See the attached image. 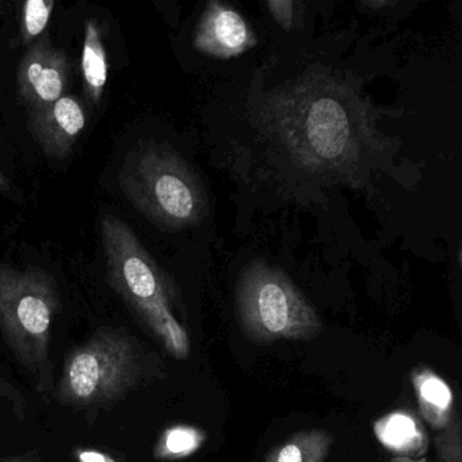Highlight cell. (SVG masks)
<instances>
[{"label":"cell","mask_w":462,"mask_h":462,"mask_svg":"<svg viewBox=\"0 0 462 462\" xmlns=\"http://www.w3.org/2000/svg\"><path fill=\"white\" fill-rule=\"evenodd\" d=\"M261 123L291 161L320 174L351 169L373 142L364 99L328 75H308L281 88L262 110Z\"/></svg>","instance_id":"obj_1"},{"label":"cell","mask_w":462,"mask_h":462,"mask_svg":"<svg viewBox=\"0 0 462 462\" xmlns=\"http://www.w3.org/2000/svg\"><path fill=\"white\" fill-rule=\"evenodd\" d=\"M101 235L113 291L172 358L188 359L190 337L175 316V291L166 273L117 216H105Z\"/></svg>","instance_id":"obj_2"},{"label":"cell","mask_w":462,"mask_h":462,"mask_svg":"<svg viewBox=\"0 0 462 462\" xmlns=\"http://www.w3.org/2000/svg\"><path fill=\"white\" fill-rule=\"evenodd\" d=\"M144 378L139 340L125 328L104 327L66 354L53 394L71 410H107L142 386Z\"/></svg>","instance_id":"obj_3"},{"label":"cell","mask_w":462,"mask_h":462,"mask_svg":"<svg viewBox=\"0 0 462 462\" xmlns=\"http://www.w3.org/2000/svg\"><path fill=\"white\" fill-rule=\"evenodd\" d=\"M120 188L140 213L169 231L190 228L207 215L201 180L177 151L162 143H140L126 155Z\"/></svg>","instance_id":"obj_4"},{"label":"cell","mask_w":462,"mask_h":462,"mask_svg":"<svg viewBox=\"0 0 462 462\" xmlns=\"http://www.w3.org/2000/svg\"><path fill=\"white\" fill-rule=\"evenodd\" d=\"M60 293L52 274L39 269L0 264V334L42 393L52 391V324Z\"/></svg>","instance_id":"obj_5"},{"label":"cell","mask_w":462,"mask_h":462,"mask_svg":"<svg viewBox=\"0 0 462 462\" xmlns=\"http://www.w3.org/2000/svg\"><path fill=\"white\" fill-rule=\"evenodd\" d=\"M237 312L245 337L259 346L310 340L323 328L320 316L280 267L247 264L237 283Z\"/></svg>","instance_id":"obj_6"},{"label":"cell","mask_w":462,"mask_h":462,"mask_svg":"<svg viewBox=\"0 0 462 462\" xmlns=\"http://www.w3.org/2000/svg\"><path fill=\"white\" fill-rule=\"evenodd\" d=\"M69 83V60L56 50L47 36L34 42L21 59L17 90L31 113L39 112L66 96Z\"/></svg>","instance_id":"obj_7"},{"label":"cell","mask_w":462,"mask_h":462,"mask_svg":"<svg viewBox=\"0 0 462 462\" xmlns=\"http://www.w3.org/2000/svg\"><path fill=\"white\" fill-rule=\"evenodd\" d=\"M88 124L85 107L79 99L63 96L50 106L29 115V131L51 158L66 159Z\"/></svg>","instance_id":"obj_8"},{"label":"cell","mask_w":462,"mask_h":462,"mask_svg":"<svg viewBox=\"0 0 462 462\" xmlns=\"http://www.w3.org/2000/svg\"><path fill=\"white\" fill-rule=\"evenodd\" d=\"M255 44V34L236 10L221 2L208 4L194 36V47L199 52L216 59H231Z\"/></svg>","instance_id":"obj_9"},{"label":"cell","mask_w":462,"mask_h":462,"mask_svg":"<svg viewBox=\"0 0 462 462\" xmlns=\"http://www.w3.org/2000/svg\"><path fill=\"white\" fill-rule=\"evenodd\" d=\"M373 430L378 442L396 457L418 458L429 448L426 430L410 411L397 410L386 413L375 421Z\"/></svg>","instance_id":"obj_10"},{"label":"cell","mask_w":462,"mask_h":462,"mask_svg":"<svg viewBox=\"0 0 462 462\" xmlns=\"http://www.w3.org/2000/svg\"><path fill=\"white\" fill-rule=\"evenodd\" d=\"M419 411L432 429H445L454 413V393L448 383L434 370L418 366L411 373Z\"/></svg>","instance_id":"obj_11"},{"label":"cell","mask_w":462,"mask_h":462,"mask_svg":"<svg viewBox=\"0 0 462 462\" xmlns=\"http://www.w3.org/2000/svg\"><path fill=\"white\" fill-rule=\"evenodd\" d=\"M80 67H82L86 97L98 106L109 78V61H107L104 40H102L101 26L96 20H88L85 23Z\"/></svg>","instance_id":"obj_12"},{"label":"cell","mask_w":462,"mask_h":462,"mask_svg":"<svg viewBox=\"0 0 462 462\" xmlns=\"http://www.w3.org/2000/svg\"><path fill=\"white\" fill-rule=\"evenodd\" d=\"M334 442L326 430H305L275 446L264 462H324Z\"/></svg>","instance_id":"obj_13"},{"label":"cell","mask_w":462,"mask_h":462,"mask_svg":"<svg viewBox=\"0 0 462 462\" xmlns=\"http://www.w3.org/2000/svg\"><path fill=\"white\" fill-rule=\"evenodd\" d=\"M205 440L204 430L189 424H175L162 432L153 446V457L159 461H180L197 453Z\"/></svg>","instance_id":"obj_14"},{"label":"cell","mask_w":462,"mask_h":462,"mask_svg":"<svg viewBox=\"0 0 462 462\" xmlns=\"http://www.w3.org/2000/svg\"><path fill=\"white\" fill-rule=\"evenodd\" d=\"M53 7H55L53 0H28L23 5V23H21V37L23 44H33L44 33Z\"/></svg>","instance_id":"obj_15"},{"label":"cell","mask_w":462,"mask_h":462,"mask_svg":"<svg viewBox=\"0 0 462 462\" xmlns=\"http://www.w3.org/2000/svg\"><path fill=\"white\" fill-rule=\"evenodd\" d=\"M435 448L440 462H462L461 419L454 415L445 429L435 437Z\"/></svg>","instance_id":"obj_16"},{"label":"cell","mask_w":462,"mask_h":462,"mask_svg":"<svg viewBox=\"0 0 462 462\" xmlns=\"http://www.w3.org/2000/svg\"><path fill=\"white\" fill-rule=\"evenodd\" d=\"M267 9H269L270 15L274 18L275 23L285 29L291 31L294 23V7L296 4L291 0H272L267 2Z\"/></svg>","instance_id":"obj_17"},{"label":"cell","mask_w":462,"mask_h":462,"mask_svg":"<svg viewBox=\"0 0 462 462\" xmlns=\"http://www.w3.org/2000/svg\"><path fill=\"white\" fill-rule=\"evenodd\" d=\"M74 457L77 462H120L105 451L90 448H75Z\"/></svg>","instance_id":"obj_18"},{"label":"cell","mask_w":462,"mask_h":462,"mask_svg":"<svg viewBox=\"0 0 462 462\" xmlns=\"http://www.w3.org/2000/svg\"><path fill=\"white\" fill-rule=\"evenodd\" d=\"M0 462H45L37 451L15 454V456L0 457Z\"/></svg>","instance_id":"obj_19"},{"label":"cell","mask_w":462,"mask_h":462,"mask_svg":"<svg viewBox=\"0 0 462 462\" xmlns=\"http://www.w3.org/2000/svg\"><path fill=\"white\" fill-rule=\"evenodd\" d=\"M5 396H9L12 400H17L18 394L15 389L13 388L12 383H7L2 375H0V399Z\"/></svg>","instance_id":"obj_20"},{"label":"cell","mask_w":462,"mask_h":462,"mask_svg":"<svg viewBox=\"0 0 462 462\" xmlns=\"http://www.w3.org/2000/svg\"><path fill=\"white\" fill-rule=\"evenodd\" d=\"M365 7H369L372 10L383 9V7L392 6L393 2H383V0H375V2H364Z\"/></svg>","instance_id":"obj_21"},{"label":"cell","mask_w":462,"mask_h":462,"mask_svg":"<svg viewBox=\"0 0 462 462\" xmlns=\"http://www.w3.org/2000/svg\"><path fill=\"white\" fill-rule=\"evenodd\" d=\"M389 462H427L424 458H410V457H393Z\"/></svg>","instance_id":"obj_22"},{"label":"cell","mask_w":462,"mask_h":462,"mask_svg":"<svg viewBox=\"0 0 462 462\" xmlns=\"http://www.w3.org/2000/svg\"><path fill=\"white\" fill-rule=\"evenodd\" d=\"M10 185L9 180H7V178L5 177L4 172L0 171V190H9Z\"/></svg>","instance_id":"obj_23"}]
</instances>
